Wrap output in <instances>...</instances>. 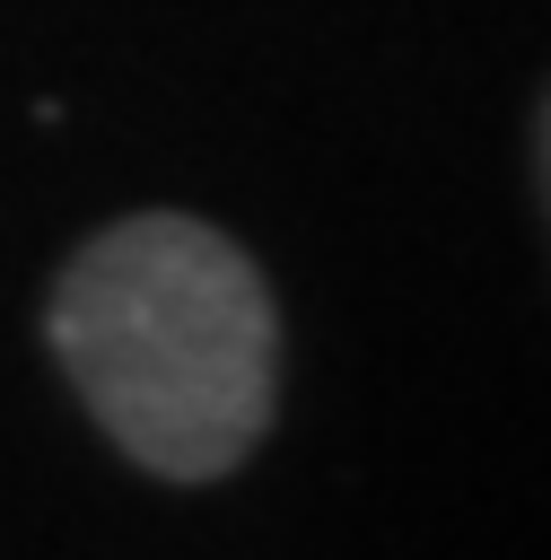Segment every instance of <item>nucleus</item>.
Returning a JSON list of instances; mask_svg holds the SVG:
<instances>
[{
	"instance_id": "obj_1",
	"label": "nucleus",
	"mask_w": 551,
	"mask_h": 560,
	"mask_svg": "<svg viewBox=\"0 0 551 560\" xmlns=\"http://www.w3.org/2000/svg\"><path fill=\"white\" fill-rule=\"evenodd\" d=\"M44 332L87 420L166 481H219L271 429L280 306L254 254L192 210L96 228L61 262Z\"/></svg>"
},
{
	"instance_id": "obj_2",
	"label": "nucleus",
	"mask_w": 551,
	"mask_h": 560,
	"mask_svg": "<svg viewBox=\"0 0 551 560\" xmlns=\"http://www.w3.org/2000/svg\"><path fill=\"white\" fill-rule=\"evenodd\" d=\"M534 166H542V201H551V96H542V122H534Z\"/></svg>"
}]
</instances>
